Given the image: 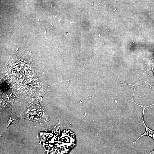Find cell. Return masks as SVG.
Here are the masks:
<instances>
[{
	"label": "cell",
	"mask_w": 154,
	"mask_h": 154,
	"mask_svg": "<svg viewBox=\"0 0 154 154\" xmlns=\"http://www.w3.org/2000/svg\"><path fill=\"white\" fill-rule=\"evenodd\" d=\"M131 102H133L135 104L141 107L143 110V114L142 116V119L140 122L139 124L140 125L144 126L145 129V133L141 135L136 140L132 142V143H135L141 137L144 136H147V137H150L153 138L154 140V130H152L148 127H147L144 121V114L145 111V109L149 106H151V105H149L147 106H143L142 105H139L136 103L133 99H131L130 100ZM147 154H154V149L151 151H147Z\"/></svg>",
	"instance_id": "obj_1"
},
{
	"label": "cell",
	"mask_w": 154,
	"mask_h": 154,
	"mask_svg": "<svg viewBox=\"0 0 154 154\" xmlns=\"http://www.w3.org/2000/svg\"><path fill=\"white\" fill-rule=\"evenodd\" d=\"M150 88L154 90V86H151L150 85Z\"/></svg>",
	"instance_id": "obj_2"
},
{
	"label": "cell",
	"mask_w": 154,
	"mask_h": 154,
	"mask_svg": "<svg viewBox=\"0 0 154 154\" xmlns=\"http://www.w3.org/2000/svg\"><path fill=\"white\" fill-rule=\"evenodd\" d=\"M141 81L140 82V83H141ZM123 84H125V83L123 82Z\"/></svg>",
	"instance_id": "obj_3"
},
{
	"label": "cell",
	"mask_w": 154,
	"mask_h": 154,
	"mask_svg": "<svg viewBox=\"0 0 154 154\" xmlns=\"http://www.w3.org/2000/svg\"><path fill=\"white\" fill-rule=\"evenodd\" d=\"M70 23H74V22H70Z\"/></svg>",
	"instance_id": "obj_4"
},
{
	"label": "cell",
	"mask_w": 154,
	"mask_h": 154,
	"mask_svg": "<svg viewBox=\"0 0 154 154\" xmlns=\"http://www.w3.org/2000/svg\"><path fill=\"white\" fill-rule=\"evenodd\" d=\"M66 33L67 34H68V33H67V32H66Z\"/></svg>",
	"instance_id": "obj_5"
}]
</instances>
